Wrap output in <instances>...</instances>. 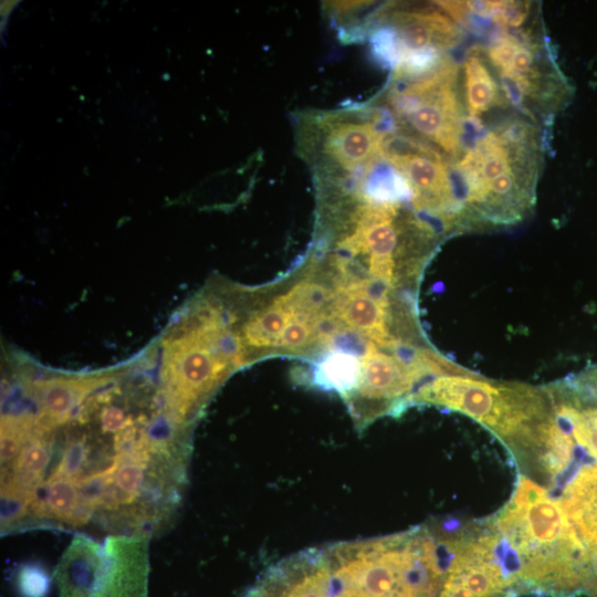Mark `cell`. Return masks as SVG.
I'll use <instances>...</instances> for the list:
<instances>
[{"instance_id":"obj_6","label":"cell","mask_w":597,"mask_h":597,"mask_svg":"<svg viewBox=\"0 0 597 597\" xmlns=\"http://www.w3.org/2000/svg\"><path fill=\"white\" fill-rule=\"evenodd\" d=\"M149 541L108 534L100 542L77 533L53 573L61 597H147Z\"/></svg>"},{"instance_id":"obj_2","label":"cell","mask_w":597,"mask_h":597,"mask_svg":"<svg viewBox=\"0 0 597 597\" xmlns=\"http://www.w3.org/2000/svg\"><path fill=\"white\" fill-rule=\"evenodd\" d=\"M378 101L400 132L434 148L451 165L462 154L469 118L460 65L450 53L419 67L392 70Z\"/></svg>"},{"instance_id":"obj_1","label":"cell","mask_w":597,"mask_h":597,"mask_svg":"<svg viewBox=\"0 0 597 597\" xmlns=\"http://www.w3.org/2000/svg\"><path fill=\"white\" fill-rule=\"evenodd\" d=\"M541 126L514 114L482 130L452 164L470 227L512 226L535 206L544 164Z\"/></svg>"},{"instance_id":"obj_16","label":"cell","mask_w":597,"mask_h":597,"mask_svg":"<svg viewBox=\"0 0 597 597\" xmlns=\"http://www.w3.org/2000/svg\"><path fill=\"white\" fill-rule=\"evenodd\" d=\"M396 262L394 256H368V269L375 279L389 285L394 283Z\"/></svg>"},{"instance_id":"obj_12","label":"cell","mask_w":597,"mask_h":597,"mask_svg":"<svg viewBox=\"0 0 597 597\" xmlns=\"http://www.w3.org/2000/svg\"><path fill=\"white\" fill-rule=\"evenodd\" d=\"M292 315L277 303L252 315L242 328V342L254 348L275 347Z\"/></svg>"},{"instance_id":"obj_8","label":"cell","mask_w":597,"mask_h":597,"mask_svg":"<svg viewBox=\"0 0 597 597\" xmlns=\"http://www.w3.org/2000/svg\"><path fill=\"white\" fill-rule=\"evenodd\" d=\"M384 156L410 188L415 210L443 220L455 232L470 228L452 165L444 156L396 125L385 143Z\"/></svg>"},{"instance_id":"obj_10","label":"cell","mask_w":597,"mask_h":597,"mask_svg":"<svg viewBox=\"0 0 597 597\" xmlns=\"http://www.w3.org/2000/svg\"><path fill=\"white\" fill-rule=\"evenodd\" d=\"M387 308L368 296L338 289L334 312L358 333L389 348L395 341L386 327Z\"/></svg>"},{"instance_id":"obj_11","label":"cell","mask_w":597,"mask_h":597,"mask_svg":"<svg viewBox=\"0 0 597 597\" xmlns=\"http://www.w3.org/2000/svg\"><path fill=\"white\" fill-rule=\"evenodd\" d=\"M362 377V358L356 355L331 350L315 366L313 383L326 390L336 391L347 401L357 390Z\"/></svg>"},{"instance_id":"obj_4","label":"cell","mask_w":597,"mask_h":597,"mask_svg":"<svg viewBox=\"0 0 597 597\" xmlns=\"http://www.w3.org/2000/svg\"><path fill=\"white\" fill-rule=\"evenodd\" d=\"M483 49L517 114L547 124L570 101L573 87L557 64L540 12L521 27H498Z\"/></svg>"},{"instance_id":"obj_13","label":"cell","mask_w":597,"mask_h":597,"mask_svg":"<svg viewBox=\"0 0 597 597\" xmlns=\"http://www.w3.org/2000/svg\"><path fill=\"white\" fill-rule=\"evenodd\" d=\"M329 296V292L323 285L302 281L274 302L287 311L292 317L310 321L322 313Z\"/></svg>"},{"instance_id":"obj_5","label":"cell","mask_w":597,"mask_h":597,"mask_svg":"<svg viewBox=\"0 0 597 597\" xmlns=\"http://www.w3.org/2000/svg\"><path fill=\"white\" fill-rule=\"evenodd\" d=\"M413 402L443 406L472 417L502 439L515 455L533 444L552 413L546 390L482 377H437L416 394Z\"/></svg>"},{"instance_id":"obj_14","label":"cell","mask_w":597,"mask_h":597,"mask_svg":"<svg viewBox=\"0 0 597 597\" xmlns=\"http://www.w3.org/2000/svg\"><path fill=\"white\" fill-rule=\"evenodd\" d=\"M17 586L23 597H44L50 587V578L39 565H22L17 573Z\"/></svg>"},{"instance_id":"obj_3","label":"cell","mask_w":597,"mask_h":597,"mask_svg":"<svg viewBox=\"0 0 597 597\" xmlns=\"http://www.w3.org/2000/svg\"><path fill=\"white\" fill-rule=\"evenodd\" d=\"M394 128L391 116L378 103L306 109L294 118L297 155L315 182L347 179L381 157Z\"/></svg>"},{"instance_id":"obj_9","label":"cell","mask_w":597,"mask_h":597,"mask_svg":"<svg viewBox=\"0 0 597 597\" xmlns=\"http://www.w3.org/2000/svg\"><path fill=\"white\" fill-rule=\"evenodd\" d=\"M462 101L472 128H483L484 116L509 105L500 80L483 46L468 50L460 65Z\"/></svg>"},{"instance_id":"obj_15","label":"cell","mask_w":597,"mask_h":597,"mask_svg":"<svg viewBox=\"0 0 597 597\" xmlns=\"http://www.w3.org/2000/svg\"><path fill=\"white\" fill-rule=\"evenodd\" d=\"M314 338L308 321L293 317L277 341L275 348L280 350H300Z\"/></svg>"},{"instance_id":"obj_7","label":"cell","mask_w":597,"mask_h":597,"mask_svg":"<svg viewBox=\"0 0 597 597\" xmlns=\"http://www.w3.org/2000/svg\"><path fill=\"white\" fill-rule=\"evenodd\" d=\"M464 29L437 2H387L365 19L375 56L390 69L450 53L464 39Z\"/></svg>"}]
</instances>
